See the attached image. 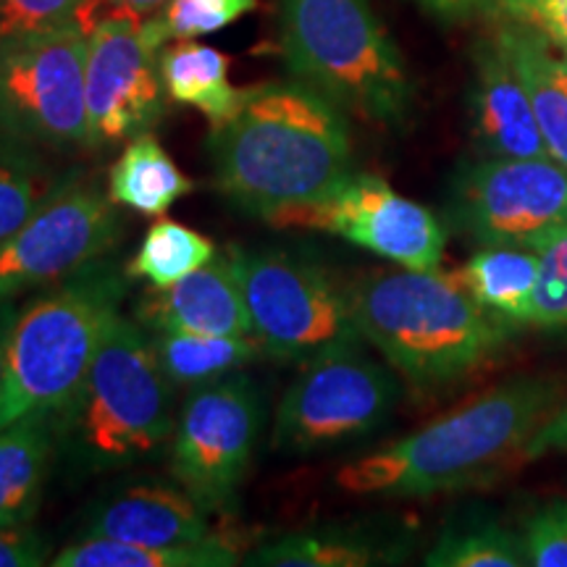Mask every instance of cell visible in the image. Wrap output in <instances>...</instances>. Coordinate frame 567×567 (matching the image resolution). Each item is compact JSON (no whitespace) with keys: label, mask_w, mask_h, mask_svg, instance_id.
<instances>
[{"label":"cell","mask_w":567,"mask_h":567,"mask_svg":"<svg viewBox=\"0 0 567 567\" xmlns=\"http://www.w3.org/2000/svg\"><path fill=\"white\" fill-rule=\"evenodd\" d=\"M213 184L239 210L274 221L316 203L350 174L344 111L300 80L247 87L208 137Z\"/></svg>","instance_id":"cell-1"},{"label":"cell","mask_w":567,"mask_h":567,"mask_svg":"<svg viewBox=\"0 0 567 567\" xmlns=\"http://www.w3.org/2000/svg\"><path fill=\"white\" fill-rule=\"evenodd\" d=\"M557 384L542 375L513 379L476 396L373 455L347 463L337 486L368 496H431L476 486L520 455L551 415Z\"/></svg>","instance_id":"cell-2"},{"label":"cell","mask_w":567,"mask_h":567,"mask_svg":"<svg viewBox=\"0 0 567 567\" xmlns=\"http://www.w3.org/2000/svg\"><path fill=\"white\" fill-rule=\"evenodd\" d=\"M354 323L396 373L417 389H442L476 373L515 326L481 308L455 274H373L350 289Z\"/></svg>","instance_id":"cell-3"},{"label":"cell","mask_w":567,"mask_h":567,"mask_svg":"<svg viewBox=\"0 0 567 567\" xmlns=\"http://www.w3.org/2000/svg\"><path fill=\"white\" fill-rule=\"evenodd\" d=\"M174 389L151 331L118 313L74 400L53 417L55 439L84 473L142 463L172 442Z\"/></svg>","instance_id":"cell-4"},{"label":"cell","mask_w":567,"mask_h":567,"mask_svg":"<svg viewBox=\"0 0 567 567\" xmlns=\"http://www.w3.org/2000/svg\"><path fill=\"white\" fill-rule=\"evenodd\" d=\"M126 295V276L97 260L34 297L13 318L0 429L27 415L55 417L74 400Z\"/></svg>","instance_id":"cell-5"},{"label":"cell","mask_w":567,"mask_h":567,"mask_svg":"<svg viewBox=\"0 0 567 567\" xmlns=\"http://www.w3.org/2000/svg\"><path fill=\"white\" fill-rule=\"evenodd\" d=\"M276 6L281 55L295 80L365 122H405L413 80L368 0H276Z\"/></svg>","instance_id":"cell-6"},{"label":"cell","mask_w":567,"mask_h":567,"mask_svg":"<svg viewBox=\"0 0 567 567\" xmlns=\"http://www.w3.org/2000/svg\"><path fill=\"white\" fill-rule=\"evenodd\" d=\"M84 61L80 24L0 40V151L40 158L90 151Z\"/></svg>","instance_id":"cell-7"},{"label":"cell","mask_w":567,"mask_h":567,"mask_svg":"<svg viewBox=\"0 0 567 567\" xmlns=\"http://www.w3.org/2000/svg\"><path fill=\"white\" fill-rule=\"evenodd\" d=\"M237 264L252 334L264 352L287 363L363 344L354 323L350 289L326 268L284 250L229 247Z\"/></svg>","instance_id":"cell-8"},{"label":"cell","mask_w":567,"mask_h":567,"mask_svg":"<svg viewBox=\"0 0 567 567\" xmlns=\"http://www.w3.org/2000/svg\"><path fill=\"white\" fill-rule=\"evenodd\" d=\"M400 400L394 373L352 344L305 363L274 421V450L284 455L344 446L371 436Z\"/></svg>","instance_id":"cell-9"},{"label":"cell","mask_w":567,"mask_h":567,"mask_svg":"<svg viewBox=\"0 0 567 567\" xmlns=\"http://www.w3.org/2000/svg\"><path fill=\"white\" fill-rule=\"evenodd\" d=\"M450 221L481 247L542 252L567 231V168L555 158H484L452 184Z\"/></svg>","instance_id":"cell-10"},{"label":"cell","mask_w":567,"mask_h":567,"mask_svg":"<svg viewBox=\"0 0 567 567\" xmlns=\"http://www.w3.org/2000/svg\"><path fill=\"white\" fill-rule=\"evenodd\" d=\"M260 429L264 400L247 373L189 389L172 436L174 481L205 509H226L250 471Z\"/></svg>","instance_id":"cell-11"},{"label":"cell","mask_w":567,"mask_h":567,"mask_svg":"<svg viewBox=\"0 0 567 567\" xmlns=\"http://www.w3.org/2000/svg\"><path fill=\"white\" fill-rule=\"evenodd\" d=\"M122 226L109 193L74 168L30 221L0 245V302L53 287L103 260L122 237Z\"/></svg>","instance_id":"cell-12"},{"label":"cell","mask_w":567,"mask_h":567,"mask_svg":"<svg viewBox=\"0 0 567 567\" xmlns=\"http://www.w3.org/2000/svg\"><path fill=\"white\" fill-rule=\"evenodd\" d=\"M281 229H318L392 260L400 268L442 266L446 229L425 205L410 200L373 174H347L316 203L276 216Z\"/></svg>","instance_id":"cell-13"},{"label":"cell","mask_w":567,"mask_h":567,"mask_svg":"<svg viewBox=\"0 0 567 567\" xmlns=\"http://www.w3.org/2000/svg\"><path fill=\"white\" fill-rule=\"evenodd\" d=\"M158 53L142 38L140 17L130 11L111 6L92 24L84 61L90 151H109L161 122L166 87Z\"/></svg>","instance_id":"cell-14"},{"label":"cell","mask_w":567,"mask_h":567,"mask_svg":"<svg viewBox=\"0 0 567 567\" xmlns=\"http://www.w3.org/2000/svg\"><path fill=\"white\" fill-rule=\"evenodd\" d=\"M134 321L151 334L187 331V334L245 337L252 334L243 281L231 250L184 276L172 287L147 289L134 305Z\"/></svg>","instance_id":"cell-15"},{"label":"cell","mask_w":567,"mask_h":567,"mask_svg":"<svg viewBox=\"0 0 567 567\" xmlns=\"http://www.w3.org/2000/svg\"><path fill=\"white\" fill-rule=\"evenodd\" d=\"M471 122L486 158H551L526 82L496 34L476 48Z\"/></svg>","instance_id":"cell-16"},{"label":"cell","mask_w":567,"mask_h":567,"mask_svg":"<svg viewBox=\"0 0 567 567\" xmlns=\"http://www.w3.org/2000/svg\"><path fill=\"white\" fill-rule=\"evenodd\" d=\"M208 513L182 486L134 484L97 502L84 517L82 536L116 538L142 547L195 544L213 538Z\"/></svg>","instance_id":"cell-17"},{"label":"cell","mask_w":567,"mask_h":567,"mask_svg":"<svg viewBox=\"0 0 567 567\" xmlns=\"http://www.w3.org/2000/svg\"><path fill=\"white\" fill-rule=\"evenodd\" d=\"M55 442L51 415H27L0 429V528L30 526L40 513Z\"/></svg>","instance_id":"cell-18"},{"label":"cell","mask_w":567,"mask_h":567,"mask_svg":"<svg viewBox=\"0 0 567 567\" xmlns=\"http://www.w3.org/2000/svg\"><path fill=\"white\" fill-rule=\"evenodd\" d=\"M496 38L526 82L549 155L567 168V59L513 21L499 27Z\"/></svg>","instance_id":"cell-19"},{"label":"cell","mask_w":567,"mask_h":567,"mask_svg":"<svg viewBox=\"0 0 567 567\" xmlns=\"http://www.w3.org/2000/svg\"><path fill=\"white\" fill-rule=\"evenodd\" d=\"M195 182L176 166L166 147L151 132L126 142L109 172V197L118 208L161 218L172 205L187 197Z\"/></svg>","instance_id":"cell-20"},{"label":"cell","mask_w":567,"mask_h":567,"mask_svg":"<svg viewBox=\"0 0 567 567\" xmlns=\"http://www.w3.org/2000/svg\"><path fill=\"white\" fill-rule=\"evenodd\" d=\"M161 76L174 103L189 105L210 118L213 126L234 116L245 92L229 80V59L203 42L182 40L161 53Z\"/></svg>","instance_id":"cell-21"},{"label":"cell","mask_w":567,"mask_h":567,"mask_svg":"<svg viewBox=\"0 0 567 567\" xmlns=\"http://www.w3.org/2000/svg\"><path fill=\"white\" fill-rule=\"evenodd\" d=\"M488 313L523 326L538 276V252L520 247H481L455 274Z\"/></svg>","instance_id":"cell-22"},{"label":"cell","mask_w":567,"mask_h":567,"mask_svg":"<svg viewBox=\"0 0 567 567\" xmlns=\"http://www.w3.org/2000/svg\"><path fill=\"white\" fill-rule=\"evenodd\" d=\"M161 368L176 389H195L213 384L224 375L243 371L264 354V344L255 334L210 337L187 331H163L153 334Z\"/></svg>","instance_id":"cell-23"},{"label":"cell","mask_w":567,"mask_h":567,"mask_svg":"<svg viewBox=\"0 0 567 567\" xmlns=\"http://www.w3.org/2000/svg\"><path fill=\"white\" fill-rule=\"evenodd\" d=\"M237 563V549L216 536L172 547H142L116 538L82 536L51 557L53 567H231Z\"/></svg>","instance_id":"cell-24"},{"label":"cell","mask_w":567,"mask_h":567,"mask_svg":"<svg viewBox=\"0 0 567 567\" xmlns=\"http://www.w3.org/2000/svg\"><path fill=\"white\" fill-rule=\"evenodd\" d=\"M216 258V245L205 234L172 218H158L142 237L140 250L126 266V276L147 281V287H172L184 276Z\"/></svg>","instance_id":"cell-25"},{"label":"cell","mask_w":567,"mask_h":567,"mask_svg":"<svg viewBox=\"0 0 567 567\" xmlns=\"http://www.w3.org/2000/svg\"><path fill=\"white\" fill-rule=\"evenodd\" d=\"M71 174L74 168L51 166L40 155L0 151V245L30 221Z\"/></svg>","instance_id":"cell-26"},{"label":"cell","mask_w":567,"mask_h":567,"mask_svg":"<svg viewBox=\"0 0 567 567\" xmlns=\"http://www.w3.org/2000/svg\"><path fill=\"white\" fill-rule=\"evenodd\" d=\"M365 538L339 530H302L264 544L247 557V565L266 567H363L375 563Z\"/></svg>","instance_id":"cell-27"},{"label":"cell","mask_w":567,"mask_h":567,"mask_svg":"<svg viewBox=\"0 0 567 567\" xmlns=\"http://www.w3.org/2000/svg\"><path fill=\"white\" fill-rule=\"evenodd\" d=\"M258 9V0H168L142 21V38L155 51L172 40H193L221 32L224 27Z\"/></svg>","instance_id":"cell-28"},{"label":"cell","mask_w":567,"mask_h":567,"mask_svg":"<svg viewBox=\"0 0 567 567\" xmlns=\"http://www.w3.org/2000/svg\"><path fill=\"white\" fill-rule=\"evenodd\" d=\"M431 567H520L526 565L523 544L496 523H476L446 530L425 555Z\"/></svg>","instance_id":"cell-29"},{"label":"cell","mask_w":567,"mask_h":567,"mask_svg":"<svg viewBox=\"0 0 567 567\" xmlns=\"http://www.w3.org/2000/svg\"><path fill=\"white\" fill-rule=\"evenodd\" d=\"M90 9L92 0H0V40L76 24L90 32L97 21Z\"/></svg>","instance_id":"cell-30"},{"label":"cell","mask_w":567,"mask_h":567,"mask_svg":"<svg viewBox=\"0 0 567 567\" xmlns=\"http://www.w3.org/2000/svg\"><path fill=\"white\" fill-rule=\"evenodd\" d=\"M523 326L544 331L567 329V231L538 252V276Z\"/></svg>","instance_id":"cell-31"},{"label":"cell","mask_w":567,"mask_h":567,"mask_svg":"<svg viewBox=\"0 0 567 567\" xmlns=\"http://www.w3.org/2000/svg\"><path fill=\"white\" fill-rule=\"evenodd\" d=\"M526 565L567 567V502L555 499L528 517L520 534Z\"/></svg>","instance_id":"cell-32"},{"label":"cell","mask_w":567,"mask_h":567,"mask_svg":"<svg viewBox=\"0 0 567 567\" xmlns=\"http://www.w3.org/2000/svg\"><path fill=\"white\" fill-rule=\"evenodd\" d=\"M494 11L538 34L567 59V0H494Z\"/></svg>","instance_id":"cell-33"},{"label":"cell","mask_w":567,"mask_h":567,"mask_svg":"<svg viewBox=\"0 0 567 567\" xmlns=\"http://www.w3.org/2000/svg\"><path fill=\"white\" fill-rule=\"evenodd\" d=\"M51 557V544L30 526L0 528V567H40Z\"/></svg>","instance_id":"cell-34"},{"label":"cell","mask_w":567,"mask_h":567,"mask_svg":"<svg viewBox=\"0 0 567 567\" xmlns=\"http://www.w3.org/2000/svg\"><path fill=\"white\" fill-rule=\"evenodd\" d=\"M551 452H567V402L534 431L523 446V460H538Z\"/></svg>","instance_id":"cell-35"},{"label":"cell","mask_w":567,"mask_h":567,"mask_svg":"<svg viewBox=\"0 0 567 567\" xmlns=\"http://www.w3.org/2000/svg\"><path fill=\"white\" fill-rule=\"evenodd\" d=\"M429 11H434L436 17L450 19V21H460V19H471L481 11H492L494 0H421Z\"/></svg>","instance_id":"cell-36"},{"label":"cell","mask_w":567,"mask_h":567,"mask_svg":"<svg viewBox=\"0 0 567 567\" xmlns=\"http://www.w3.org/2000/svg\"><path fill=\"white\" fill-rule=\"evenodd\" d=\"M17 310L11 302H0V394H3V381H6V354H9V337Z\"/></svg>","instance_id":"cell-37"},{"label":"cell","mask_w":567,"mask_h":567,"mask_svg":"<svg viewBox=\"0 0 567 567\" xmlns=\"http://www.w3.org/2000/svg\"><path fill=\"white\" fill-rule=\"evenodd\" d=\"M109 3L134 13V17H151V13L161 11L168 0H109Z\"/></svg>","instance_id":"cell-38"}]
</instances>
